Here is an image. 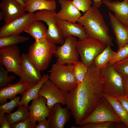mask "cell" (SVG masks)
Instances as JSON below:
<instances>
[{"instance_id":"1","label":"cell","mask_w":128,"mask_h":128,"mask_svg":"<svg viewBox=\"0 0 128 128\" xmlns=\"http://www.w3.org/2000/svg\"><path fill=\"white\" fill-rule=\"evenodd\" d=\"M103 82L100 69L93 64L88 67L83 80L73 89L66 92V105L77 124L79 125L92 112L104 96Z\"/></svg>"},{"instance_id":"2","label":"cell","mask_w":128,"mask_h":128,"mask_svg":"<svg viewBox=\"0 0 128 128\" xmlns=\"http://www.w3.org/2000/svg\"><path fill=\"white\" fill-rule=\"evenodd\" d=\"M77 22L83 26L88 38L97 40L107 46H114L108 27L98 8L91 6Z\"/></svg>"},{"instance_id":"3","label":"cell","mask_w":128,"mask_h":128,"mask_svg":"<svg viewBox=\"0 0 128 128\" xmlns=\"http://www.w3.org/2000/svg\"><path fill=\"white\" fill-rule=\"evenodd\" d=\"M56 47L46 39L35 40L29 46L27 55L35 66L42 71L47 69Z\"/></svg>"},{"instance_id":"4","label":"cell","mask_w":128,"mask_h":128,"mask_svg":"<svg viewBox=\"0 0 128 128\" xmlns=\"http://www.w3.org/2000/svg\"><path fill=\"white\" fill-rule=\"evenodd\" d=\"M49 79L58 87L68 92L74 88L78 83L73 72L72 64H53L50 71Z\"/></svg>"},{"instance_id":"5","label":"cell","mask_w":128,"mask_h":128,"mask_svg":"<svg viewBox=\"0 0 128 128\" xmlns=\"http://www.w3.org/2000/svg\"><path fill=\"white\" fill-rule=\"evenodd\" d=\"M100 70L103 78L104 94L117 98L125 95L123 77L120 73L108 64Z\"/></svg>"},{"instance_id":"6","label":"cell","mask_w":128,"mask_h":128,"mask_svg":"<svg viewBox=\"0 0 128 128\" xmlns=\"http://www.w3.org/2000/svg\"><path fill=\"white\" fill-rule=\"evenodd\" d=\"M107 46L100 41L88 37L77 41L76 45L81 61L88 67L93 64L95 58Z\"/></svg>"},{"instance_id":"7","label":"cell","mask_w":128,"mask_h":128,"mask_svg":"<svg viewBox=\"0 0 128 128\" xmlns=\"http://www.w3.org/2000/svg\"><path fill=\"white\" fill-rule=\"evenodd\" d=\"M108 122H121L112 106L103 96L94 111L82 121L79 125L91 123Z\"/></svg>"},{"instance_id":"8","label":"cell","mask_w":128,"mask_h":128,"mask_svg":"<svg viewBox=\"0 0 128 128\" xmlns=\"http://www.w3.org/2000/svg\"><path fill=\"white\" fill-rule=\"evenodd\" d=\"M64 43L56 47L53 55L56 58V63L74 64L79 61V54L76 48L77 39L70 36L64 38Z\"/></svg>"},{"instance_id":"9","label":"cell","mask_w":128,"mask_h":128,"mask_svg":"<svg viewBox=\"0 0 128 128\" xmlns=\"http://www.w3.org/2000/svg\"><path fill=\"white\" fill-rule=\"evenodd\" d=\"M16 45L5 46L0 49V64L7 72H12L19 76L21 71V57Z\"/></svg>"},{"instance_id":"10","label":"cell","mask_w":128,"mask_h":128,"mask_svg":"<svg viewBox=\"0 0 128 128\" xmlns=\"http://www.w3.org/2000/svg\"><path fill=\"white\" fill-rule=\"evenodd\" d=\"M55 11L40 10L34 14L36 21L45 22L48 26L46 39L56 44H63L64 39L58 27L54 14Z\"/></svg>"},{"instance_id":"11","label":"cell","mask_w":128,"mask_h":128,"mask_svg":"<svg viewBox=\"0 0 128 128\" xmlns=\"http://www.w3.org/2000/svg\"><path fill=\"white\" fill-rule=\"evenodd\" d=\"M35 21L36 20L34 13H26L3 26L0 30V38L19 35Z\"/></svg>"},{"instance_id":"12","label":"cell","mask_w":128,"mask_h":128,"mask_svg":"<svg viewBox=\"0 0 128 128\" xmlns=\"http://www.w3.org/2000/svg\"><path fill=\"white\" fill-rule=\"evenodd\" d=\"M66 92L62 91L48 79L42 84L38 94L45 97L47 100L46 105L50 110L55 104L59 103L66 105L65 99Z\"/></svg>"},{"instance_id":"13","label":"cell","mask_w":128,"mask_h":128,"mask_svg":"<svg viewBox=\"0 0 128 128\" xmlns=\"http://www.w3.org/2000/svg\"><path fill=\"white\" fill-rule=\"evenodd\" d=\"M21 57L19 81L27 83L31 86L36 84L41 80L42 77L41 71L34 65L27 54L23 53Z\"/></svg>"},{"instance_id":"14","label":"cell","mask_w":128,"mask_h":128,"mask_svg":"<svg viewBox=\"0 0 128 128\" xmlns=\"http://www.w3.org/2000/svg\"><path fill=\"white\" fill-rule=\"evenodd\" d=\"M0 20L9 23L26 13L25 8L15 0H2L0 4Z\"/></svg>"},{"instance_id":"15","label":"cell","mask_w":128,"mask_h":128,"mask_svg":"<svg viewBox=\"0 0 128 128\" xmlns=\"http://www.w3.org/2000/svg\"><path fill=\"white\" fill-rule=\"evenodd\" d=\"M71 115L70 111L67 106L63 108L60 103L55 104L49 110L47 119L50 128H64Z\"/></svg>"},{"instance_id":"16","label":"cell","mask_w":128,"mask_h":128,"mask_svg":"<svg viewBox=\"0 0 128 128\" xmlns=\"http://www.w3.org/2000/svg\"><path fill=\"white\" fill-rule=\"evenodd\" d=\"M47 100L44 96L38 95L32 100L31 105L28 106L29 119L34 127L37 121L40 122L46 119L49 110L46 105Z\"/></svg>"},{"instance_id":"17","label":"cell","mask_w":128,"mask_h":128,"mask_svg":"<svg viewBox=\"0 0 128 128\" xmlns=\"http://www.w3.org/2000/svg\"><path fill=\"white\" fill-rule=\"evenodd\" d=\"M56 21L57 26L64 38L70 36L77 37L80 40L88 38L84 27L80 24L57 18Z\"/></svg>"},{"instance_id":"18","label":"cell","mask_w":128,"mask_h":128,"mask_svg":"<svg viewBox=\"0 0 128 128\" xmlns=\"http://www.w3.org/2000/svg\"><path fill=\"white\" fill-rule=\"evenodd\" d=\"M61 9L54 14L57 19L69 22L76 23L78 22L82 14L79 10L73 4L71 0H58Z\"/></svg>"},{"instance_id":"19","label":"cell","mask_w":128,"mask_h":128,"mask_svg":"<svg viewBox=\"0 0 128 128\" xmlns=\"http://www.w3.org/2000/svg\"><path fill=\"white\" fill-rule=\"evenodd\" d=\"M110 22L115 37L118 50L128 43V26L108 12Z\"/></svg>"},{"instance_id":"20","label":"cell","mask_w":128,"mask_h":128,"mask_svg":"<svg viewBox=\"0 0 128 128\" xmlns=\"http://www.w3.org/2000/svg\"><path fill=\"white\" fill-rule=\"evenodd\" d=\"M102 2L109 10L114 13L117 19L128 26V0L121 2L103 0Z\"/></svg>"},{"instance_id":"21","label":"cell","mask_w":128,"mask_h":128,"mask_svg":"<svg viewBox=\"0 0 128 128\" xmlns=\"http://www.w3.org/2000/svg\"><path fill=\"white\" fill-rule=\"evenodd\" d=\"M28 83L19 81L17 83L9 84L0 89V104L7 102V100H11L15 98L18 94H21L30 87Z\"/></svg>"},{"instance_id":"22","label":"cell","mask_w":128,"mask_h":128,"mask_svg":"<svg viewBox=\"0 0 128 128\" xmlns=\"http://www.w3.org/2000/svg\"><path fill=\"white\" fill-rule=\"evenodd\" d=\"M49 75L48 74L43 75L41 79L38 83L30 87L21 94L22 96L18 107L21 105L28 106V104L30 101L38 96V92L40 88L43 83L49 79Z\"/></svg>"},{"instance_id":"23","label":"cell","mask_w":128,"mask_h":128,"mask_svg":"<svg viewBox=\"0 0 128 128\" xmlns=\"http://www.w3.org/2000/svg\"><path fill=\"white\" fill-rule=\"evenodd\" d=\"M25 3L26 11L30 13L43 10L55 11L56 8V3L55 0H26Z\"/></svg>"},{"instance_id":"24","label":"cell","mask_w":128,"mask_h":128,"mask_svg":"<svg viewBox=\"0 0 128 128\" xmlns=\"http://www.w3.org/2000/svg\"><path fill=\"white\" fill-rule=\"evenodd\" d=\"M104 96L112 106L120 122L128 128V114L118 99L105 94Z\"/></svg>"},{"instance_id":"25","label":"cell","mask_w":128,"mask_h":128,"mask_svg":"<svg viewBox=\"0 0 128 128\" xmlns=\"http://www.w3.org/2000/svg\"><path fill=\"white\" fill-rule=\"evenodd\" d=\"M47 30L42 23L37 21L32 23L24 31L37 40L46 39Z\"/></svg>"},{"instance_id":"26","label":"cell","mask_w":128,"mask_h":128,"mask_svg":"<svg viewBox=\"0 0 128 128\" xmlns=\"http://www.w3.org/2000/svg\"><path fill=\"white\" fill-rule=\"evenodd\" d=\"M111 46L109 45L107 46L94 59L93 64L97 68L100 69L105 67L116 54V52L113 50Z\"/></svg>"},{"instance_id":"27","label":"cell","mask_w":128,"mask_h":128,"mask_svg":"<svg viewBox=\"0 0 128 128\" xmlns=\"http://www.w3.org/2000/svg\"><path fill=\"white\" fill-rule=\"evenodd\" d=\"M18 107L16 111L7 115V120L10 125L29 119L28 106L21 105Z\"/></svg>"},{"instance_id":"28","label":"cell","mask_w":128,"mask_h":128,"mask_svg":"<svg viewBox=\"0 0 128 128\" xmlns=\"http://www.w3.org/2000/svg\"><path fill=\"white\" fill-rule=\"evenodd\" d=\"M29 39L28 37L19 35L10 36L0 38V48L7 46L16 45L25 42Z\"/></svg>"},{"instance_id":"29","label":"cell","mask_w":128,"mask_h":128,"mask_svg":"<svg viewBox=\"0 0 128 128\" xmlns=\"http://www.w3.org/2000/svg\"><path fill=\"white\" fill-rule=\"evenodd\" d=\"M73 65V74L78 84L82 82L85 78L88 67L79 61Z\"/></svg>"},{"instance_id":"30","label":"cell","mask_w":128,"mask_h":128,"mask_svg":"<svg viewBox=\"0 0 128 128\" xmlns=\"http://www.w3.org/2000/svg\"><path fill=\"white\" fill-rule=\"evenodd\" d=\"M120 122H108L101 123H91L79 127L72 126V128H120L121 127Z\"/></svg>"},{"instance_id":"31","label":"cell","mask_w":128,"mask_h":128,"mask_svg":"<svg viewBox=\"0 0 128 128\" xmlns=\"http://www.w3.org/2000/svg\"><path fill=\"white\" fill-rule=\"evenodd\" d=\"M21 99L19 96L11 100L8 102H7L0 106V113L9 114L12 111H14L15 109L18 106L19 103Z\"/></svg>"},{"instance_id":"32","label":"cell","mask_w":128,"mask_h":128,"mask_svg":"<svg viewBox=\"0 0 128 128\" xmlns=\"http://www.w3.org/2000/svg\"><path fill=\"white\" fill-rule=\"evenodd\" d=\"M112 66L123 78H128V56L115 63Z\"/></svg>"},{"instance_id":"33","label":"cell","mask_w":128,"mask_h":128,"mask_svg":"<svg viewBox=\"0 0 128 128\" xmlns=\"http://www.w3.org/2000/svg\"><path fill=\"white\" fill-rule=\"evenodd\" d=\"M8 72L0 64V88L5 87L12 82L15 78V75H8Z\"/></svg>"},{"instance_id":"34","label":"cell","mask_w":128,"mask_h":128,"mask_svg":"<svg viewBox=\"0 0 128 128\" xmlns=\"http://www.w3.org/2000/svg\"><path fill=\"white\" fill-rule=\"evenodd\" d=\"M116 52L115 56L109 61L108 64L109 65L112 66L128 56V43L118 49Z\"/></svg>"},{"instance_id":"35","label":"cell","mask_w":128,"mask_h":128,"mask_svg":"<svg viewBox=\"0 0 128 128\" xmlns=\"http://www.w3.org/2000/svg\"><path fill=\"white\" fill-rule=\"evenodd\" d=\"M73 4L80 11L84 13L92 4L91 0H72Z\"/></svg>"},{"instance_id":"36","label":"cell","mask_w":128,"mask_h":128,"mask_svg":"<svg viewBox=\"0 0 128 128\" xmlns=\"http://www.w3.org/2000/svg\"><path fill=\"white\" fill-rule=\"evenodd\" d=\"M11 128H34V127L29 119L18 122L10 125Z\"/></svg>"},{"instance_id":"37","label":"cell","mask_w":128,"mask_h":128,"mask_svg":"<svg viewBox=\"0 0 128 128\" xmlns=\"http://www.w3.org/2000/svg\"><path fill=\"white\" fill-rule=\"evenodd\" d=\"M117 98L128 114V94Z\"/></svg>"},{"instance_id":"38","label":"cell","mask_w":128,"mask_h":128,"mask_svg":"<svg viewBox=\"0 0 128 128\" xmlns=\"http://www.w3.org/2000/svg\"><path fill=\"white\" fill-rule=\"evenodd\" d=\"M34 128H50L48 119H46L39 122L35 125Z\"/></svg>"},{"instance_id":"39","label":"cell","mask_w":128,"mask_h":128,"mask_svg":"<svg viewBox=\"0 0 128 128\" xmlns=\"http://www.w3.org/2000/svg\"><path fill=\"white\" fill-rule=\"evenodd\" d=\"M124 90L125 95L128 94V78H123Z\"/></svg>"},{"instance_id":"40","label":"cell","mask_w":128,"mask_h":128,"mask_svg":"<svg viewBox=\"0 0 128 128\" xmlns=\"http://www.w3.org/2000/svg\"><path fill=\"white\" fill-rule=\"evenodd\" d=\"M7 115H5V118L3 122L0 124V128H10V126L7 120Z\"/></svg>"},{"instance_id":"41","label":"cell","mask_w":128,"mask_h":128,"mask_svg":"<svg viewBox=\"0 0 128 128\" xmlns=\"http://www.w3.org/2000/svg\"><path fill=\"white\" fill-rule=\"evenodd\" d=\"M93 3H92V6L94 7L98 8L100 7L101 5L102 1L103 0H92ZM110 1L111 0H107Z\"/></svg>"},{"instance_id":"42","label":"cell","mask_w":128,"mask_h":128,"mask_svg":"<svg viewBox=\"0 0 128 128\" xmlns=\"http://www.w3.org/2000/svg\"><path fill=\"white\" fill-rule=\"evenodd\" d=\"M5 114L0 113V124H1L5 120Z\"/></svg>"},{"instance_id":"43","label":"cell","mask_w":128,"mask_h":128,"mask_svg":"<svg viewBox=\"0 0 128 128\" xmlns=\"http://www.w3.org/2000/svg\"><path fill=\"white\" fill-rule=\"evenodd\" d=\"M19 3L23 7L25 8V4L23 0H15Z\"/></svg>"},{"instance_id":"44","label":"cell","mask_w":128,"mask_h":128,"mask_svg":"<svg viewBox=\"0 0 128 128\" xmlns=\"http://www.w3.org/2000/svg\"><path fill=\"white\" fill-rule=\"evenodd\" d=\"M26 0H23V1L25 2ZM48 1H51L53 0H46Z\"/></svg>"}]
</instances>
